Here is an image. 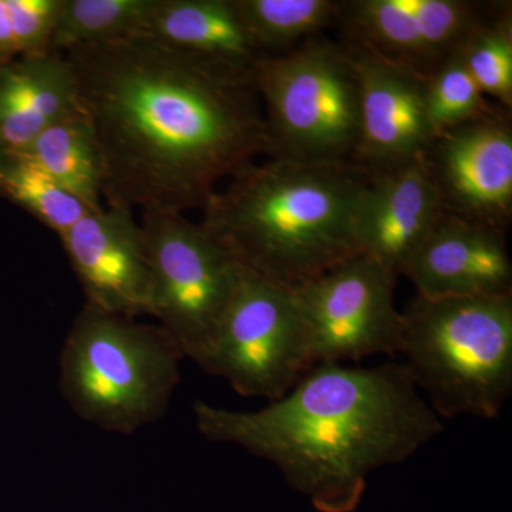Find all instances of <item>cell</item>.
<instances>
[{"label":"cell","instance_id":"23","mask_svg":"<svg viewBox=\"0 0 512 512\" xmlns=\"http://www.w3.org/2000/svg\"><path fill=\"white\" fill-rule=\"evenodd\" d=\"M426 106L436 137L497 111L474 82L460 52L441 64L426 80Z\"/></svg>","mask_w":512,"mask_h":512},{"label":"cell","instance_id":"7","mask_svg":"<svg viewBox=\"0 0 512 512\" xmlns=\"http://www.w3.org/2000/svg\"><path fill=\"white\" fill-rule=\"evenodd\" d=\"M140 227L151 275L150 316L184 359L198 363L245 268L184 214H143Z\"/></svg>","mask_w":512,"mask_h":512},{"label":"cell","instance_id":"13","mask_svg":"<svg viewBox=\"0 0 512 512\" xmlns=\"http://www.w3.org/2000/svg\"><path fill=\"white\" fill-rule=\"evenodd\" d=\"M345 45L360 80L356 165L377 174L426 156L436 138L427 114L426 80L363 47Z\"/></svg>","mask_w":512,"mask_h":512},{"label":"cell","instance_id":"10","mask_svg":"<svg viewBox=\"0 0 512 512\" xmlns=\"http://www.w3.org/2000/svg\"><path fill=\"white\" fill-rule=\"evenodd\" d=\"M505 2L342 0V42L427 80Z\"/></svg>","mask_w":512,"mask_h":512},{"label":"cell","instance_id":"6","mask_svg":"<svg viewBox=\"0 0 512 512\" xmlns=\"http://www.w3.org/2000/svg\"><path fill=\"white\" fill-rule=\"evenodd\" d=\"M264 106L266 156L318 164H356L360 80L342 42L308 40L256 66Z\"/></svg>","mask_w":512,"mask_h":512},{"label":"cell","instance_id":"2","mask_svg":"<svg viewBox=\"0 0 512 512\" xmlns=\"http://www.w3.org/2000/svg\"><path fill=\"white\" fill-rule=\"evenodd\" d=\"M205 439L271 461L322 512H350L367 477L403 463L443 430L402 363H319L256 412L194 404Z\"/></svg>","mask_w":512,"mask_h":512},{"label":"cell","instance_id":"21","mask_svg":"<svg viewBox=\"0 0 512 512\" xmlns=\"http://www.w3.org/2000/svg\"><path fill=\"white\" fill-rule=\"evenodd\" d=\"M156 0H62L50 52L136 36Z\"/></svg>","mask_w":512,"mask_h":512},{"label":"cell","instance_id":"1","mask_svg":"<svg viewBox=\"0 0 512 512\" xmlns=\"http://www.w3.org/2000/svg\"><path fill=\"white\" fill-rule=\"evenodd\" d=\"M62 55L104 164L103 198L141 214H184L265 154L254 80L144 36Z\"/></svg>","mask_w":512,"mask_h":512},{"label":"cell","instance_id":"4","mask_svg":"<svg viewBox=\"0 0 512 512\" xmlns=\"http://www.w3.org/2000/svg\"><path fill=\"white\" fill-rule=\"evenodd\" d=\"M181 360L160 326L84 305L60 352V392L80 419L131 436L163 419Z\"/></svg>","mask_w":512,"mask_h":512},{"label":"cell","instance_id":"15","mask_svg":"<svg viewBox=\"0 0 512 512\" xmlns=\"http://www.w3.org/2000/svg\"><path fill=\"white\" fill-rule=\"evenodd\" d=\"M402 276L423 298L511 295L507 231L446 212L404 266Z\"/></svg>","mask_w":512,"mask_h":512},{"label":"cell","instance_id":"17","mask_svg":"<svg viewBox=\"0 0 512 512\" xmlns=\"http://www.w3.org/2000/svg\"><path fill=\"white\" fill-rule=\"evenodd\" d=\"M80 110L76 77L62 53L0 66V156L28 150L47 128Z\"/></svg>","mask_w":512,"mask_h":512},{"label":"cell","instance_id":"20","mask_svg":"<svg viewBox=\"0 0 512 512\" xmlns=\"http://www.w3.org/2000/svg\"><path fill=\"white\" fill-rule=\"evenodd\" d=\"M0 197L29 212L59 238L92 211L23 151L0 156Z\"/></svg>","mask_w":512,"mask_h":512},{"label":"cell","instance_id":"11","mask_svg":"<svg viewBox=\"0 0 512 512\" xmlns=\"http://www.w3.org/2000/svg\"><path fill=\"white\" fill-rule=\"evenodd\" d=\"M424 157L447 212L507 231L512 215V127L507 111L444 131Z\"/></svg>","mask_w":512,"mask_h":512},{"label":"cell","instance_id":"9","mask_svg":"<svg viewBox=\"0 0 512 512\" xmlns=\"http://www.w3.org/2000/svg\"><path fill=\"white\" fill-rule=\"evenodd\" d=\"M396 281L372 256L357 252L292 289L313 366L400 353L403 313L394 302Z\"/></svg>","mask_w":512,"mask_h":512},{"label":"cell","instance_id":"19","mask_svg":"<svg viewBox=\"0 0 512 512\" xmlns=\"http://www.w3.org/2000/svg\"><path fill=\"white\" fill-rule=\"evenodd\" d=\"M239 18L265 56L279 55L323 30L338 28L339 0H234Z\"/></svg>","mask_w":512,"mask_h":512},{"label":"cell","instance_id":"14","mask_svg":"<svg viewBox=\"0 0 512 512\" xmlns=\"http://www.w3.org/2000/svg\"><path fill=\"white\" fill-rule=\"evenodd\" d=\"M426 157L370 174L355 218L357 249L394 276L446 215Z\"/></svg>","mask_w":512,"mask_h":512},{"label":"cell","instance_id":"8","mask_svg":"<svg viewBox=\"0 0 512 512\" xmlns=\"http://www.w3.org/2000/svg\"><path fill=\"white\" fill-rule=\"evenodd\" d=\"M241 396L281 399L313 367L292 289L245 269L210 345L197 363Z\"/></svg>","mask_w":512,"mask_h":512},{"label":"cell","instance_id":"12","mask_svg":"<svg viewBox=\"0 0 512 512\" xmlns=\"http://www.w3.org/2000/svg\"><path fill=\"white\" fill-rule=\"evenodd\" d=\"M60 241L82 286L84 305L127 318L150 316V268L133 211L120 205L90 211Z\"/></svg>","mask_w":512,"mask_h":512},{"label":"cell","instance_id":"18","mask_svg":"<svg viewBox=\"0 0 512 512\" xmlns=\"http://www.w3.org/2000/svg\"><path fill=\"white\" fill-rule=\"evenodd\" d=\"M92 211L103 208L104 164L83 110L57 121L23 151Z\"/></svg>","mask_w":512,"mask_h":512},{"label":"cell","instance_id":"3","mask_svg":"<svg viewBox=\"0 0 512 512\" xmlns=\"http://www.w3.org/2000/svg\"><path fill=\"white\" fill-rule=\"evenodd\" d=\"M370 174L356 164L249 163L202 207L204 228L252 274L295 289L357 254V205Z\"/></svg>","mask_w":512,"mask_h":512},{"label":"cell","instance_id":"24","mask_svg":"<svg viewBox=\"0 0 512 512\" xmlns=\"http://www.w3.org/2000/svg\"><path fill=\"white\" fill-rule=\"evenodd\" d=\"M62 0H0V66L50 52Z\"/></svg>","mask_w":512,"mask_h":512},{"label":"cell","instance_id":"5","mask_svg":"<svg viewBox=\"0 0 512 512\" xmlns=\"http://www.w3.org/2000/svg\"><path fill=\"white\" fill-rule=\"evenodd\" d=\"M402 313L403 365L434 413L497 419L512 393V293L417 295Z\"/></svg>","mask_w":512,"mask_h":512},{"label":"cell","instance_id":"22","mask_svg":"<svg viewBox=\"0 0 512 512\" xmlns=\"http://www.w3.org/2000/svg\"><path fill=\"white\" fill-rule=\"evenodd\" d=\"M460 56L484 96L497 100L503 106V110L511 111V2H505L494 18L470 36L461 47Z\"/></svg>","mask_w":512,"mask_h":512},{"label":"cell","instance_id":"16","mask_svg":"<svg viewBox=\"0 0 512 512\" xmlns=\"http://www.w3.org/2000/svg\"><path fill=\"white\" fill-rule=\"evenodd\" d=\"M137 36L251 80L266 57L239 18L234 0H156Z\"/></svg>","mask_w":512,"mask_h":512}]
</instances>
